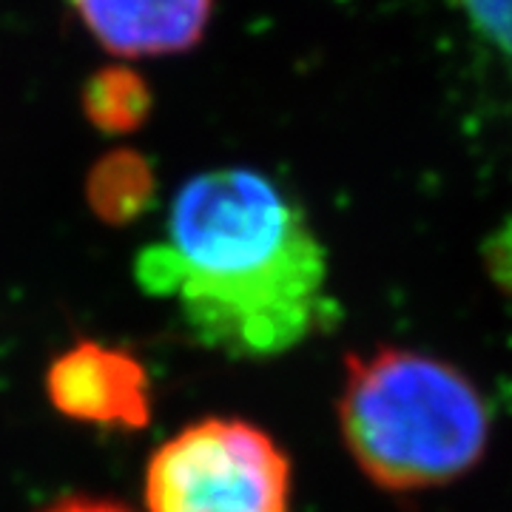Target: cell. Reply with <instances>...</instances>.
I'll return each instance as SVG.
<instances>
[{
	"mask_svg": "<svg viewBox=\"0 0 512 512\" xmlns=\"http://www.w3.org/2000/svg\"><path fill=\"white\" fill-rule=\"evenodd\" d=\"M137 285L171 299L205 348L271 359L328 316V254L305 211L254 168L191 177L163 242L143 248Z\"/></svg>",
	"mask_w": 512,
	"mask_h": 512,
	"instance_id": "obj_1",
	"label": "cell"
},
{
	"mask_svg": "<svg viewBox=\"0 0 512 512\" xmlns=\"http://www.w3.org/2000/svg\"><path fill=\"white\" fill-rule=\"evenodd\" d=\"M146 512H291V461L251 421H194L148 461Z\"/></svg>",
	"mask_w": 512,
	"mask_h": 512,
	"instance_id": "obj_3",
	"label": "cell"
},
{
	"mask_svg": "<svg viewBox=\"0 0 512 512\" xmlns=\"http://www.w3.org/2000/svg\"><path fill=\"white\" fill-rule=\"evenodd\" d=\"M350 458L387 493H421L476 467L490 410L467 373L439 356L376 348L350 356L339 393Z\"/></svg>",
	"mask_w": 512,
	"mask_h": 512,
	"instance_id": "obj_2",
	"label": "cell"
},
{
	"mask_svg": "<svg viewBox=\"0 0 512 512\" xmlns=\"http://www.w3.org/2000/svg\"><path fill=\"white\" fill-rule=\"evenodd\" d=\"M80 109L97 131L126 137L146 126L154 111V94L143 74L131 66H106L86 77Z\"/></svg>",
	"mask_w": 512,
	"mask_h": 512,
	"instance_id": "obj_7",
	"label": "cell"
},
{
	"mask_svg": "<svg viewBox=\"0 0 512 512\" xmlns=\"http://www.w3.org/2000/svg\"><path fill=\"white\" fill-rule=\"evenodd\" d=\"M74 18L114 57L185 55L211 26L217 0H69Z\"/></svg>",
	"mask_w": 512,
	"mask_h": 512,
	"instance_id": "obj_5",
	"label": "cell"
},
{
	"mask_svg": "<svg viewBox=\"0 0 512 512\" xmlns=\"http://www.w3.org/2000/svg\"><path fill=\"white\" fill-rule=\"evenodd\" d=\"M46 396L60 416L109 427L140 430L151 419V379L126 348L77 342L46 370Z\"/></svg>",
	"mask_w": 512,
	"mask_h": 512,
	"instance_id": "obj_4",
	"label": "cell"
},
{
	"mask_svg": "<svg viewBox=\"0 0 512 512\" xmlns=\"http://www.w3.org/2000/svg\"><path fill=\"white\" fill-rule=\"evenodd\" d=\"M157 197V177L146 154L134 148H114L89 168L86 202L106 225L140 220Z\"/></svg>",
	"mask_w": 512,
	"mask_h": 512,
	"instance_id": "obj_6",
	"label": "cell"
},
{
	"mask_svg": "<svg viewBox=\"0 0 512 512\" xmlns=\"http://www.w3.org/2000/svg\"><path fill=\"white\" fill-rule=\"evenodd\" d=\"M46 512H128L126 507L114 501H100V498H63L60 504L49 507Z\"/></svg>",
	"mask_w": 512,
	"mask_h": 512,
	"instance_id": "obj_9",
	"label": "cell"
},
{
	"mask_svg": "<svg viewBox=\"0 0 512 512\" xmlns=\"http://www.w3.org/2000/svg\"><path fill=\"white\" fill-rule=\"evenodd\" d=\"M470 18L487 37H493L498 49L512 55V0H461Z\"/></svg>",
	"mask_w": 512,
	"mask_h": 512,
	"instance_id": "obj_8",
	"label": "cell"
}]
</instances>
